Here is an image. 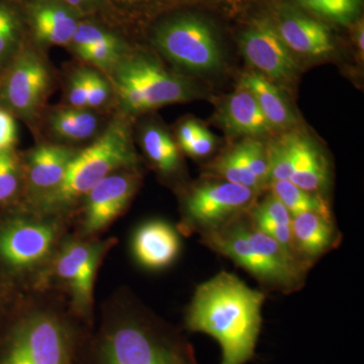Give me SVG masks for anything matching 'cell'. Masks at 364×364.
I'll list each match as a JSON object with an SVG mask.
<instances>
[{"label":"cell","instance_id":"cell-25","mask_svg":"<svg viewBox=\"0 0 364 364\" xmlns=\"http://www.w3.org/2000/svg\"><path fill=\"white\" fill-rule=\"evenodd\" d=\"M143 147L151 161L165 173H170L178 167L179 155L176 143L161 129L150 127L144 132Z\"/></svg>","mask_w":364,"mask_h":364},{"label":"cell","instance_id":"cell-35","mask_svg":"<svg viewBox=\"0 0 364 364\" xmlns=\"http://www.w3.org/2000/svg\"><path fill=\"white\" fill-rule=\"evenodd\" d=\"M109 97V86L105 79L95 72H87V105L86 107H97L104 104Z\"/></svg>","mask_w":364,"mask_h":364},{"label":"cell","instance_id":"cell-38","mask_svg":"<svg viewBox=\"0 0 364 364\" xmlns=\"http://www.w3.org/2000/svg\"><path fill=\"white\" fill-rule=\"evenodd\" d=\"M16 141V122L9 112L0 109V152L11 150Z\"/></svg>","mask_w":364,"mask_h":364},{"label":"cell","instance_id":"cell-40","mask_svg":"<svg viewBox=\"0 0 364 364\" xmlns=\"http://www.w3.org/2000/svg\"><path fill=\"white\" fill-rule=\"evenodd\" d=\"M7 306V291L6 287L0 284V327L6 322L9 318V312L6 310Z\"/></svg>","mask_w":364,"mask_h":364},{"label":"cell","instance_id":"cell-10","mask_svg":"<svg viewBox=\"0 0 364 364\" xmlns=\"http://www.w3.org/2000/svg\"><path fill=\"white\" fill-rule=\"evenodd\" d=\"M241 50L258 73L267 78L289 81L298 71L293 53L269 23H256L244 33Z\"/></svg>","mask_w":364,"mask_h":364},{"label":"cell","instance_id":"cell-16","mask_svg":"<svg viewBox=\"0 0 364 364\" xmlns=\"http://www.w3.org/2000/svg\"><path fill=\"white\" fill-rule=\"evenodd\" d=\"M218 119L225 130L233 135L254 138L272 131L255 98L243 87L225 100Z\"/></svg>","mask_w":364,"mask_h":364},{"label":"cell","instance_id":"cell-36","mask_svg":"<svg viewBox=\"0 0 364 364\" xmlns=\"http://www.w3.org/2000/svg\"><path fill=\"white\" fill-rule=\"evenodd\" d=\"M87 72L77 71L71 78L69 102L77 109H83L87 105Z\"/></svg>","mask_w":364,"mask_h":364},{"label":"cell","instance_id":"cell-29","mask_svg":"<svg viewBox=\"0 0 364 364\" xmlns=\"http://www.w3.org/2000/svg\"><path fill=\"white\" fill-rule=\"evenodd\" d=\"M249 169L263 186L269 181L267 148L255 138H246L238 143Z\"/></svg>","mask_w":364,"mask_h":364},{"label":"cell","instance_id":"cell-9","mask_svg":"<svg viewBox=\"0 0 364 364\" xmlns=\"http://www.w3.org/2000/svg\"><path fill=\"white\" fill-rule=\"evenodd\" d=\"M257 193L256 189L226 181L205 182L189 195L186 215L193 227L205 234L250 210Z\"/></svg>","mask_w":364,"mask_h":364},{"label":"cell","instance_id":"cell-12","mask_svg":"<svg viewBox=\"0 0 364 364\" xmlns=\"http://www.w3.org/2000/svg\"><path fill=\"white\" fill-rule=\"evenodd\" d=\"M132 177L109 176L98 182L90 193L85 227L88 232L102 229L123 212L135 191Z\"/></svg>","mask_w":364,"mask_h":364},{"label":"cell","instance_id":"cell-11","mask_svg":"<svg viewBox=\"0 0 364 364\" xmlns=\"http://www.w3.org/2000/svg\"><path fill=\"white\" fill-rule=\"evenodd\" d=\"M50 77L45 64L35 54L26 53L14 64L4 86V97L11 109L23 116L38 109Z\"/></svg>","mask_w":364,"mask_h":364},{"label":"cell","instance_id":"cell-14","mask_svg":"<svg viewBox=\"0 0 364 364\" xmlns=\"http://www.w3.org/2000/svg\"><path fill=\"white\" fill-rule=\"evenodd\" d=\"M100 251L98 246L72 243L63 249L57 261V273L70 286L81 306L90 301Z\"/></svg>","mask_w":364,"mask_h":364},{"label":"cell","instance_id":"cell-24","mask_svg":"<svg viewBox=\"0 0 364 364\" xmlns=\"http://www.w3.org/2000/svg\"><path fill=\"white\" fill-rule=\"evenodd\" d=\"M97 119L85 109H59L53 114L51 128L59 138L70 141H82L95 135Z\"/></svg>","mask_w":364,"mask_h":364},{"label":"cell","instance_id":"cell-33","mask_svg":"<svg viewBox=\"0 0 364 364\" xmlns=\"http://www.w3.org/2000/svg\"><path fill=\"white\" fill-rule=\"evenodd\" d=\"M116 39L114 36L105 32L102 28L92 25H78L75 35L71 42L73 43L75 50L82 49V48L90 47V46L100 44V43L109 42Z\"/></svg>","mask_w":364,"mask_h":364},{"label":"cell","instance_id":"cell-23","mask_svg":"<svg viewBox=\"0 0 364 364\" xmlns=\"http://www.w3.org/2000/svg\"><path fill=\"white\" fill-rule=\"evenodd\" d=\"M270 186L273 195L284 203L291 217L304 213H315L332 219L329 203L320 193L306 191L289 181H272Z\"/></svg>","mask_w":364,"mask_h":364},{"label":"cell","instance_id":"cell-8","mask_svg":"<svg viewBox=\"0 0 364 364\" xmlns=\"http://www.w3.org/2000/svg\"><path fill=\"white\" fill-rule=\"evenodd\" d=\"M54 227L20 217L0 218V284L41 262L51 250Z\"/></svg>","mask_w":364,"mask_h":364},{"label":"cell","instance_id":"cell-26","mask_svg":"<svg viewBox=\"0 0 364 364\" xmlns=\"http://www.w3.org/2000/svg\"><path fill=\"white\" fill-rule=\"evenodd\" d=\"M210 170L213 173L224 178V181L232 183L240 184L258 191L263 186L249 169L238 145L218 158Z\"/></svg>","mask_w":364,"mask_h":364},{"label":"cell","instance_id":"cell-20","mask_svg":"<svg viewBox=\"0 0 364 364\" xmlns=\"http://www.w3.org/2000/svg\"><path fill=\"white\" fill-rule=\"evenodd\" d=\"M32 20L38 39L52 45L70 43L79 25L69 9L53 2L36 4Z\"/></svg>","mask_w":364,"mask_h":364},{"label":"cell","instance_id":"cell-27","mask_svg":"<svg viewBox=\"0 0 364 364\" xmlns=\"http://www.w3.org/2000/svg\"><path fill=\"white\" fill-rule=\"evenodd\" d=\"M296 132L287 133L267 148L269 181H289L293 173Z\"/></svg>","mask_w":364,"mask_h":364},{"label":"cell","instance_id":"cell-34","mask_svg":"<svg viewBox=\"0 0 364 364\" xmlns=\"http://www.w3.org/2000/svg\"><path fill=\"white\" fill-rule=\"evenodd\" d=\"M18 26L14 14L0 4V58L13 49Z\"/></svg>","mask_w":364,"mask_h":364},{"label":"cell","instance_id":"cell-22","mask_svg":"<svg viewBox=\"0 0 364 364\" xmlns=\"http://www.w3.org/2000/svg\"><path fill=\"white\" fill-rule=\"evenodd\" d=\"M249 215L254 226L282 244L294 251L291 235V215L284 203L273 193L259 205L250 208Z\"/></svg>","mask_w":364,"mask_h":364},{"label":"cell","instance_id":"cell-1","mask_svg":"<svg viewBox=\"0 0 364 364\" xmlns=\"http://www.w3.org/2000/svg\"><path fill=\"white\" fill-rule=\"evenodd\" d=\"M264 299L232 273L223 272L198 287L186 326L219 342L221 364L247 363L255 353Z\"/></svg>","mask_w":364,"mask_h":364},{"label":"cell","instance_id":"cell-2","mask_svg":"<svg viewBox=\"0 0 364 364\" xmlns=\"http://www.w3.org/2000/svg\"><path fill=\"white\" fill-rule=\"evenodd\" d=\"M243 215L219 229L203 234L205 243L244 268L264 286L294 291L304 284L306 261L257 229Z\"/></svg>","mask_w":364,"mask_h":364},{"label":"cell","instance_id":"cell-30","mask_svg":"<svg viewBox=\"0 0 364 364\" xmlns=\"http://www.w3.org/2000/svg\"><path fill=\"white\" fill-rule=\"evenodd\" d=\"M20 186L18 161L11 150L0 152V205L13 200Z\"/></svg>","mask_w":364,"mask_h":364},{"label":"cell","instance_id":"cell-39","mask_svg":"<svg viewBox=\"0 0 364 364\" xmlns=\"http://www.w3.org/2000/svg\"><path fill=\"white\" fill-rule=\"evenodd\" d=\"M202 128V124L196 121H191V119L181 124L178 131V141L182 149L188 147L189 144L195 140L196 136L198 135Z\"/></svg>","mask_w":364,"mask_h":364},{"label":"cell","instance_id":"cell-32","mask_svg":"<svg viewBox=\"0 0 364 364\" xmlns=\"http://www.w3.org/2000/svg\"><path fill=\"white\" fill-rule=\"evenodd\" d=\"M254 0H171V4H198L228 16H237Z\"/></svg>","mask_w":364,"mask_h":364},{"label":"cell","instance_id":"cell-15","mask_svg":"<svg viewBox=\"0 0 364 364\" xmlns=\"http://www.w3.org/2000/svg\"><path fill=\"white\" fill-rule=\"evenodd\" d=\"M275 30L289 51L301 56H327L334 50L328 28L308 16L287 14Z\"/></svg>","mask_w":364,"mask_h":364},{"label":"cell","instance_id":"cell-4","mask_svg":"<svg viewBox=\"0 0 364 364\" xmlns=\"http://www.w3.org/2000/svg\"><path fill=\"white\" fill-rule=\"evenodd\" d=\"M90 364H196L191 345L140 320L107 327Z\"/></svg>","mask_w":364,"mask_h":364},{"label":"cell","instance_id":"cell-7","mask_svg":"<svg viewBox=\"0 0 364 364\" xmlns=\"http://www.w3.org/2000/svg\"><path fill=\"white\" fill-rule=\"evenodd\" d=\"M155 41L166 58L186 70L208 73L222 66L219 43L200 18L183 16L170 21L160 26Z\"/></svg>","mask_w":364,"mask_h":364},{"label":"cell","instance_id":"cell-42","mask_svg":"<svg viewBox=\"0 0 364 364\" xmlns=\"http://www.w3.org/2000/svg\"><path fill=\"white\" fill-rule=\"evenodd\" d=\"M144 4H149L151 6H155L156 7L166 6L171 4V0H140Z\"/></svg>","mask_w":364,"mask_h":364},{"label":"cell","instance_id":"cell-17","mask_svg":"<svg viewBox=\"0 0 364 364\" xmlns=\"http://www.w3.org/2000/svg\"><path fill=\"white\" fill-rule=\"evenodd\" d=\"M332 219L315 213H304L291 219L294 249L306 261L322 255L335 243Z\"/></svg>","mask_w":364,"mask_h":364},{"label":"cell","instance_id":"cell-41","mask_svg":"<svg viewBox=\"0 0 364 364\" xmlns=\"http://www.w3.org/2000/svg\"><path fill=\"white\" fill-rule=\"evenodd\" d=\"M363 36V25L361 23V26H359L358 31H356V42H358V49L361 50V52H363L364 50Z\"/></svg>","mask_w":364,"mask_h":364},{"label":"cell","instance_id":"cell-37","mask_svg":"<svg viewBox=\"0 0 364 364\" xmlns=\"http://www.w3.org/2000/svg\"><path fill=\"white\" fill-rule=\"evenodd\" d=\"M215 147V136L205 128H202L198 135L196 136L184 151L193 157H205L213 152Z\"/></svg>","mask_w":364,"mask_h":364},{"label":"cell","instance_id":"cell-19","mask_svg":"<svg viewBox=\"0 0 364 364\" xmlns=\"http://www.w3.org/2000/svg\"><path fill=\"white\" fill-rule=\"evenodd\" d=\"M328 172L327 161L315 144L296 133L293 173L289 181L306 191L318 193L327 186Z\"/></svg>","mask_w":364,"mask_h":364},{"label":"cell","instance_id":"cell-43","mask_svg":"<svg viewBox=\"0 0 364 364\" xmlns=\"http://www.w3.org/2000/svg\"><path fill=\"white\" fill-rule=\"evenodd\" d=\"M67 4H70L72 6H83L86 4H91L95 0H65Z\"/></svg>","mask_w":364,"mask_h":364},{"label":"cell","instance_id":"cell-21","mask_svg":"<svg viewBox=\"0 0 364 364\" xmlns=\"http://www.w3.org/2000/svg\"><path fill=\"white\" fill-rule=\"evenodd\" d=\"M75 153L59 146H42L32 153L28 163L30 181L35 188H56L65 176Z\"/></svg>","mask_w":364,"mask_h":364},{"label":"cell","instance_id":"cell-31","mask_svg":"<svg viewBox=\"0 0 364 364\" xmlns=\"http://www.w3.org/2000/svg\"><path fill=\"white\" fill-rule=\"evenodd\" d=\"M121 45L119 40L90 46L82 49L75 50L79 56L85 61L91 62L97 66L107 67L114 64L119 56Z\"/></svg>","mask_w":364,"mask_h":364},{"label":"cell","instance_id":"cell-5","mask_svg":"<svg viewBox=\"0 0 364 364\" xmlns=\"http://www.w3.org/2000/svg\"><path fill=\"white\" fill-rule=\"evenodd\" d=\"M136 162L128 132L122 124H114L102 138L69 164L63 181L48 193L45 205L59 207L90 193L109 172Z\"/></svg>","mask_w":364,"mask_h":364},{"label":"cell","instance_id":"cell-6","mask_svg":"<svg viewBox=\"0 0 364 364\" xmlns=\"http://www.w3.org/2000/svg\"><path fill=\"white\" fill-rule=\"evenodd\" d=\"M117 90L131 111L142 112L196 97L195 86L146 57L128 60L117 71Z\"/></svg>","mask_w":364,"mask_h":364},{"label":"cell","instance_id":"cell-18","mask_svg":"<svg viewBox=\"0 0 364 364\" xmlns=\"http://www.w3.org/2000/svg\"><path fill=\"white\" fill-rule=\"evenodd\" d=\"M240 83L241 87L248 90L255 98L272 130H287L296 124V117L286 97L262 74L246 73Z\"/></svg>","mask_w":364,"mask_h":364},{"label":"cell","instance_id":"cell-13","mask_svg":"<svg viewBox=\"0 0 364 364\" xmlns=\"http://www.w3.org/2000/svg\"><path fill=\"white\" fill-rule=\"evenodd\" d=\"M181 241L176 230L163 221L142 225L133 239V252L143 267L161 269L171 264L178 255Z\"/></svg>","mask_w":364,"mask_h":364},{"label":"cell","instance_id":"cell-28","mask_svg":"<svg viewBox=\"0 0 364 364\" xmlns=\"http://www.w3.org/2000/svg\"><path fill=\"white\" fill-rule=\"evenodd\" d=\"M313 13L346 25L358 16L360 0H298Z\"/></svg>","mask_w":364,"mask_h":364},{"label":"cell","instance_id":"cell-3","mask_svg":"<svg viewBox=\"0 0 364 364\" xmlns=\"http://www.w3.org/2000/svg\"><path fill=\"white\" fill-rule=\"evenodd\" d=\"M77 337L49 314L9 318L0 327V364H75Z\"/></svg>","mask_w":364,"mask_h":364}]
</instances>
